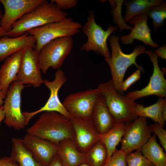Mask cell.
Segmentation results:
<instances>
[{"mask_svg": "<svg viewBox=\"0 0 166 166\" xmlns=\"http://www.w3.org/2000/svg\"><path fill=\"white\" fill-rule=\"evenodd\" d=\"M156 53L158 57H160L162 59H166V46L164 44L162 46L159 47L155 50Z\"/></svg>", "mask_w": 166, "mask_h": 166, "instance_id": "d590c367", "label": "cell"}, {"mask_svg": "<svg viewBox=\"0 0 166 166\" xmlns=\"http://www.w3.org/2000/svg\"><path fill=\"white\" fill-rule=\"evenodd\" d=\"M125 128V123H116L107 132L100 136L101 140L105 144L107 149L108 159L115 151L117 146L121 142L124 133Z\"/></svg>", "mask_w": 166, "mask_h": 166, "instance_id": "484cf974", "label": "cell"}, {"mask_svg": "<svg viewBox=\"0 0 166 166\" xmlns=\"http://www.w3.org/2000/svg\"><path fill=\"white\" fill-rule=\"evenodd\" d=\"M117 27L109 24L106 30L95 21L93 11H89L86 22L83 25L82 32L87 37V40L81 46L82 50L87 52L93 51L105 58L106 62L111 57V53L107 44L109 36L116 31Z\"/></svg>", "mask_w": 166, "mask_h": 166, "instance_id": "8992f818", "label": "cell"}, {"mask_svg": "<svg viewBox=\"0 0 166 166\" xmlns=\"http://www.w3.org/2000/svg\"><path fill=\"white\" fill-rule=\"evenodd\" d=\"M146 14L148 17L152 20L154 31L156 33L157 30L163 26L166 18V2L163 1L159 5L149 8Z\"/></svg>", "mask_w": 166, "mask_h": 166, "instance_id": "83f0119b", "label": "cell"}, {"mask_svg": "<svg viewBox=\"0 0 166 166\" xmlns=\"http://www.w3.org/2000/svg\"><path fill=\"white\" fill-rule=\"evenodd\" d=\"M25 86L16 81L10 84L3 106L4 122L9 127L19 130L25 127L26 118L21 112V94Z\"/></svg>", "mask_w": 166, "mask_h": 166, "instance_id": "9c48e42d", "label": "cell"}, {"mask_svg": "<svg viewBox=\"0 0 166 166\" xmlns=\"http://www.w3.org/2000/svg\"><path fill=\"white\" fill-rule=\"evenodd\" d=\"M73 45L71 37H61L53 39L44 45L38 53L39 68L43 73L50 67L59 69Z\"/></svg>", "mask_w": 166, "mask_h": 166, "instance_id": "5b68a950", "label": "cell"}, {"mask_svg": "<svg viewBox=\"0 0 166 166\" xmlns=\"http://www.w3.org/2000/svg\"><path fill=\"white\" fill-rule=\"evenodd\" d=\"M166 97L160 98L154 104L145 107L141 104H136L135 109V113L137 117H149L152 119L156 123H157L160 126L164 127L165 121L163 119L161 114L163 105L166 101Z\"/></svg>", "mask_w": 166, "mask_h": 166, "instance_id": "d4e9b609", "label": "cell"}, {"mask_svg": "<svg viewBox=\"0 0 166 166\" xmlns=\"http://www.w3.org/2000/svg\"><path fill=\"white\" fill-rule=\"evenodd\" d=\"M67 81V78L64 72L60 69L55 72V78L53 81H50L47 79L43 80V83L50 91L49 98L45 105L39 110L32 112L22 113L26 118L25 125L28 124L33 116L42 112H56L68 119L71 118V116L60 101L58 96L59 89Z\"/></svg>", "mask_w": 166, "mask_h": 166, "instance_id": "8fae6325", "label": "cell"}, {"mask_svg": "<svg viewBox=\"0 0 166 166\" xmlns=\"http://www.w3.org/2000/svg\"><path fill=\"white\" fill-rule=\"evenodd\" d=\"M38 61V53L30 46L24 49L15 81L23 84H30L34 88L43 83Z\"/></svg>", "mask_w": 166, "mask_h": 166, "instance_id": "4fadbf2b", "label": "cell"}, {"mask_svg": "<svg viewBox=\"0 0 166 166\" xmlns=\"http://www.w3.org/2000/svg\"><path fill=\"white\" fill-rule=\"evenodd\" d=\"M70 119L75 133L74 141L76 147L85 154L101 140V136L96 130L91 119L72 117Z\"/></svg>", "mask_w": 166, "mask_h": 166, "instance_id": "2e32d148", "label": "cell"}, {"mask_svg": "<svg viewBox=\"0 0 166 166\" xmlns=\"http://www.w3.org/2000/svg\"><path fill=\"white\" fill-rule=\"evenodd\" d=\"M67 13L59 9L54 3L45 0L23 15L12 25L5 36L15 38L29 30L49 23L62 21L67 18Z\"/></svg>", "mask_w": 166, "mask_h": 166, "instance_id": "7a4b0ae2", "label": "cell"}, {"mask_svg": "<svg viewBox=\"0 0 166 166\" xmlns=\"http://www.w3.org/2000/svg\"><path fill=\"white\" fill-rule=\"evenodd\" d=\"M91 119L100 136L107 132L116 124L105 104L104 97L101 95L95 104Z\"/></svg>", "mask_w": 166, "mask_h": 166, "instance_id": "ac0fdd59", "label": "cell"}, {"mask_svg": "<svg viewBox=\"0 0 166 166\" xmlns=\"http://www.w3.org/2000/svg\"><path fill=\"white\" fill-rule=\"evenodd\" d=\"M126 155L121 149H116L103 166H127L125 160Z\"/></svg>", "mask_w": 166, "mask_h": 166, "instance_id": "4dcf8cb0", "label": "cell"}, {"mask_svg": "<svg viewBox=\"0 0 166 166\" xmlns=\"http://www.w3.org/2000/svg\"><path fill=\"white\" fill-rule=\"evenodd\" d=\"M163 0H124L126 12L124 17L125 22H129L133 17L143 14H146L149 8L159 5Z\"/></svg>", "mask_w": 166, "mask_h": 166, "instance_id": "cb8c5ba5", "label": "cell"}, {"mask_svg": "<svg viewBox=\"0 0 166 166\" xmlns=\"http://www.w3.org/2000/svg\"><path fill=\"white\" fill-rule=\"evenodd\" d=\"M85 162L90 166H103L108 159L106 147L101 140L86 153Z\"/></svg>", "mask_w": 166, "mask_h": 166, "instance_id": "4316f807", "label": "cell"}, {"mask_svg": "<svg viewBox=\"0 0 166 166\" xmlns=\"http://www.w3.org/2000/svg\"><path fill=\"white\" fill-rule=\"evenodd\" d=\"M148 17L146 14H143L133 17L129 21V23L134 26L130 33L125 35H121L120 38L122 44L127 45L133 43L134 40L141 41L146 45H148L154 48L158 47V44L152 40L148 23Z\"/></svg>", "mask_w": 166, "mask_h": 166, "instance_id": "e0dca14e", "label": "cell"}, {"mask_svg": "<svg viewBox=\"0 0 166 166\" xmlns=\"http://www.w3.org/2000/svg\"><path fill=\"white\" fill-rule=\"evenodd\" d=\"M27 132L57 145L67 139L74 140L75 136L70 119L54 111L42 113Z\"/></svg>", "mask_w": 166, "mask_h": 166, "instance_id": "6da1fadb", "label": "cell"}, {"mask_svg": "<svg viewBox=\"0 0 166 166\" xmlns=\"http://www.w3.org/2000/svg\"><path fill=\"white\" fill-rule=\"evenodd\" d=\"M78 166H90L85 162L82 163Z\"/></svg>", "mask_w": 166, "mask_h": 166, "instance_id": "b9f144b4", "label": "cell"}, {"mask_svg": "<svg viewBox=\"0 0 166 166\" xmlns=\"http://www.w3.org/2000/svg\"><path fill=\"white\" fill-rule=\"evenodd\" d=\"M152 132L159 138L160 142L163 147L166 151V131L163 127L158 124L155 123L149 125Z\"/></svg>", "mask_w": 166, "mask_h": 166, "instance_id": "1f68e13d", "label": "cell"}, {"mask_svg": "<svg viewBox=\"0 0 166 166\" xmlns=\"http://www.w3.org/2000/svg\"><path fill=\"white\" fill-rule=\"evenodd\" d=\"M6 94L3 93L0 88V106H2L4 103V99H5Z\"/></svg>", "mask_w": 166, "mask_h": 166, "instance_id": "f35d334b", "label": "cell"}, {"mask_svg": "<svg viewBox=\"0 0 166 166\" xmlns=\"http://www.w3.org/2000/svg\"><path fill=\"white\" fill-rule=\"evenodd\" d=\"M125 160L127 166H154L143 156L140 150L126 154Z\"/></svg>", "mask_w": 166, "mask_h": 166, "instance_id": "f546056e", "label": "cell"}, {"mask_svg": "<svg viewBox=\"0 0 166 166\" xmlns=\"http://www.w3.org/2000/svg\"><path fill=\"white\" fill-rule=\"evenodd\" d=\"M140 71L138 69L123 81L121 85V89L123 92L125 91L133 84L138 80L140 77Z\"/></svg>", "mask_w": 166, "mask_h": 166, "instance_id": "836d02e7", "label": "cell"}, {"mask_svg": "<svg viewBox=\"0 0 166 166\" xmlns=\"http://www.w3.org/2000/svg\"><path fill=\"white\" fill-rule=\"evenodd\" d=\"M45 0H0L5 10L0 26L5 33L9 31L16 21Z\"/></svg>", "mask_w": 166, "mask_h": 166, "instance_id": "9a60e30c", "label": "cell"}, {"mask_svg": "<svg viewBox=\"0 0 166 166\" xmlns=\"http://www.w3.org/2000/svg\"><path fill=\"white\" fill-rule=\"evenodd\" d=\"M10 156L19 166H42L34 159L24 145L22 139L13 138Z\"/></svg>", "mask_w": 166, "mask_h": 166, "instance_id": "603a6c76", "label": "cell"}, {"mask_svg": "<svg viewBox=\"0 0 166 166\" xmlns=\"http://www.w3.org/2000/svg\"><path fill=\"white\" fill-rule=\"evenodd\" d=\"M100 94L97 88L69 94L62 104L72 117L91 119L95 104Z\"/></svg>", "mask_w": 166, "mask_h": 166, "instance_id": "30bf717a", "label": "cell"}, {"mask_svg": "<svg viewBox=\"0 0 166 166\" xmlns=\"http://www.w3.org/2000/svg\"><path fill=\"white\" fill-rule=\"evenodd\" d=\"M3 16V14H2V12L1 10L0 9V19L2 18ZM5 32L2 29L0 26V37H2L3 36H5Z\"/></svg>", "mask_w": 166, "mask_h": 166, "instance_id": "60d3db41", "label": "cell"}, {"mask_svg": "<svg viewBox=\"0 0 166 166\" xmlns=\"http://www.w3.org/2000/svg\"><path fill=\"white\" fill-rule=\"evenodd\" d=\"M124 0H109L112 10L111 13L113 15V22L117 25L120 32L124 29L131 31L133 27L127 24L121 14L122 6Z\"/></svg>", "mask_w": 166, "mask_h": 166, "instance_id": "f1b7e54d", "label": "cell"}, {"mask_svg": "<svg viewBox=\"0 0 166 166\" xmlns=\"http://www.w3.org/2000/svg\"><path fill=\"white\" fill-rule=\"evenodd\" d=\"M48 166H65L62 162L59 156L57 154L53 157Z\"/></svg>", "mask_w": 166, "mask_h": 166, "instance_id": "8d00e7d4", "label": "cell"}, {"mask_svg": "<svg viewBox=\"0 0 166 166\" xmlns=\"http://www.w3.org/2000/svg\"><path fill=\"white\" fill-rule=\"evenodd\" d=\"M22 140L34 160L42 166H48L57 154L58 145L46 139L28 133Z\"/></svg>", "mask_w": 166, "mask_h": 166, "instance_id": "5bb4252c", "label": "cell"}, {"mask_svg": "<svg viewBox=\"0 0 166 166\" xmlns=\"http://www.w3.org/2000/svg\"><path fill=\"white\" fill-rule=\"evenodd\" d=\"M58 146L57 154L65 166H78L85 162V154L77 149L73 140H64L59 143Z\"/></svg>", "mask_w": 166, "mask_h": 166, "instance_id": "44dd1931", "label": "cell"}, {"mask_svg": "<svg viewBox=\"0 0 166 166\" xmlns=\"http://www.w3.org/2000/svg\"><path fill=\"white\" fill-rule=\"evenodd\" d=\"M36 40L27 32L15 38L5 36L0 38V61H4L12 54L26 47L34 49Z\"/></svg>", "mask_w": 166, "mask_h": 166, "instance_id": "d6986e66", "label": "cell"}, {"mask_svg": "<svg viewBox=\"0 0 166 166\" xmlns=\"http://www.w3.org/2000/svg\"><path fill=\"white\" fill-rule=\"evenodd\" d=\"M97 89L116 123H129L138 117L135 112L137 103L118 92L111 80L100 84Z\"/></svg>", "mask_w": 166, "mask_h": 166, "instance_id": "277c9868", "label": "cell"}, {"mask_svg": "<svg viewBox=\"0 0 166 166\" xmlns=\"http://www.w3.org/2000/svg\"><path fill=\"white\" fill-rule=\"evenodd\" d=\"M119 36L113 35L109 38V45L111 48V57L106 62L110 67L112 76V81L115 89L122 94L121 85L126 70L132 65L140 71L144 72V68L138 65L136 62L137 57L140 54L145 53L146 48L142 45L137 46L131 53L126 54L121 50Z\"/></svg>", "mask_w": 166, "mask_h": 166, "instance_id": "3957f363", "label": "cell"}, {"mask_svg": "<svg viewBox=\"0 0 166 166\" xmlns=\"http://www.w3.org/2000/svg\"><path fill=\"white\" fill-rule=\"evenodd\" d=\"M81 25L67 18L60 22H51L27 31L36 40L34 50L38 53L42 47L51 41L61 37H71L79 33Z\"/></svg>", "mask_w": 166, "mask_h": 166, "instance_id": "52a82bcc", "label": "cell"}, {"mask_svg": "<svg viewBox=\"0 0 166 166\" xmlns=\"http://www.w3.org/2000/svg\"><path fill=\"white\" fill-rule=\"evenodd\" d=\"M125 124L120 149L127 154L134 150H140L151 137L153 132L148 125L145 117H138L133 121Z\"/></svg>", "mask_w": 166, "mask_h": 166, "instance_id": "ba28073f", "label": "cell"}, {"mask_svg": "<svg viewBox=\"0 0 166 166\" xmlns=\"http://www.w3.org/2000/svg\"><path fill=\"white\" fill-rule=\"evenodd\" d=\"M140 151L143 156L154 166H166V155L157 142L154 133L143 146Z\"/></svg>", "mask_w": 166, "mask_h": 166, "instance_id": "7402d4cb", "label": "cell"}, {"mask_svg": "<svg viewBox=\"0 0 166 166\" xmlns=\"http://www.w3.org/2000/svg\"><path fill=\"white\" fill-rule=\"evenodd\" d=\"M0 166H19L10 156H4L0 159Z\"/></svg>", "mask_w": 166, "mask_h": 166, "instance_id": "e575fe53", "label": "cell"}, {"mask_svg": "<svg viewBox=\"0 0 166 166\" xmlns=\"http://www.w3.org/2000/svg\"><path fill=\"white\" fill-rule=\"evenodd\" d=\"M50 2L55 3L60 10H67L75 6L77 4V0H51Z\"/></svg>", "mask_w": 166, "mask_h": 166, "instance_id": "d6a6232c", "label": "cell"}, {"mask_svg": "<svg viewBox=\"0 0 166 166\" xmlns=\"http://www.w3.org/2000/svg\"><path fill=\"white\" fill-rule=\"evenodd\" d=\"M161 114L164 120L166 121V101L164 103L161 110Z\"/></svg>", "mask_w": 166, "mask_h": 166, "instance_id": "74e56055", "label": "cell"}, {"mask_svg": "<svg viewBox=\"0 0 166 166\" xmlns=\"http://www.w3.org/2000/svg\"><path fill=\"white\" fill-rule=\"evenodd\" d=\"M145 54L150 57L152 62L153 72L148 85L139 90L128 92L125 95L133 101L142 97L151 95L158 96L160 98L166 97V80L164 77V72L159 67L158 56L155 52L148 49Z\"/></svg>", "mask_w": 166, "mask_h": 166, "instance_id": "7c38bea8", "label": "cell"}, {"mask_svg": "<svg viewBox=\"0 0 166 166\" xmlns=\"http://www.w3.org/2000/svg\"><path fill=\"white\" fill-rule=\"evenodd\" d=\"M24 49L11 55L1 66L0 88L6 94L10 84L15 81Z\"/></svg>", "mask_w": 166, "mask_h": 166, "instance_id": "ffe728a7", "label": "cell"}, {"mask_svg": "<svg viewBox=\"0 0 166 166\" xmlns=\"http://www.w3.org/2000/svg\"><path fill=\"white\" fill-rule=\"evenodd\" d=\"M5 113L4 110L3 106H0V126L2 121L4 119Z\"/></svg>", "mask_w": 166, "mask_h": 166, "instance_id": "ab89813d", "label": "cell"}]
</instances>
